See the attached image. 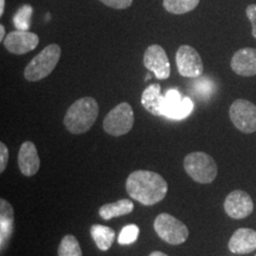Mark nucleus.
I'll return each instance as SVG.
<instances>
[{
    "label": "nucleus",
    "instance_id": "7c9ffc66",
    "mask_svg": "<svg viewBox=\"0 0 256 256\" xmlns=\"http://www.w3.org/2000/svg\"><path fill=\"white\" fill-rule=\"evenodd\" d=\"M255 256H256V255H255Z\"/></svg>",
    "mask_w": 256,
    "mask_h": 256
},
{
    "label": "nucleus",
    "instance_id": "a211bd4d",
    "mask_svg": "<svg viewBox=\"0 0 256 256\" xmlns=\"http://www.w3.org/2000/svg\"><path fill=\"white\" fill-rule=\"evenodd\" d=\"M134 209L133 202H130L127 198H124V200L113 202V203L104 204L98 210V214H100V217L104 220H110L115 218V217L124 216L130 214Z\"/></svg>",
    "mask_w": 256,
    "mask_h": 256
},
{
    "label": "nucleus",
    "instance_id": "f257e3e1",
    "mask_svg": "<svg viewBox=\"0 0 256 256\" xmlns=\"http://www.w3.org/2000/svg\"><path fill=\"white\" fill-rule=\"evenodd\" d=\"M126 190L134 200L151 206L164 200L168 186L164 177L156 172L138 170L128 176Z\"/></svg>",
    "mask_w": 256,
    "mask_h": 256
},
{
    "label": "nucleus",
    "instance_id": "2eb2a0df",
    "mask_svg": "<svg viewBox=\"0 0 256 256\" xmlns=\"http://www.w3.org/2000/svg\"><path fill=\"white\" fill-rule=\"evenodd\" d=\"M228 247L234 254L240 255L256 250V232L249 228L238 229L230 238Z\"/></svg>",
    "mask_w": 256,
    "mask_h": 256
},
{
    "label": "nucleus",
    "instance_id": "39448f33",
    "mask_svg": "<svg viewBox=\"0 0 256 256\" xmlns=\"http://www.w3.org/2000/svg\"><path fill=\"white\" fill-rule=\"evenodd\" d=\"M153 226H154L156 235L168 244H182L188 238V226L170 214L162 212L156 216Z\"/></svg>",
    "mask_w": 256,
    "mask_h": 256
},
{
    "label": "nucleus",
    "instance_id": "9d476101",
    "mask_svg": "<svg viewBox=\"0 0 256 256\" xmlns=\"http://www.w3.org/2000/svg\"><path fill=\"white\" fill-rule=\"evenodd\" d=\"M144 66L159 80H168L171 75V66L165 50L158 44L150 46L144 55Z\"/></svg>",
    "mask_w": 256,
    "mask_h": 256
},
{
    "label": "nucleus",
    "instance_id": "cd10ccee",
    "mask_svg": "<svg viewBox=\"0 0 256 256\" xmlns=\"http://www.w3.org/2000/svg\"><path fill=\"white\" fill-rule=\"evenodd\" d=\"M5 26H4V25H0V40H2V42H4L5 40Z\"/></svg>",
    "mask_w": 256,
    "mask_h": 256
},
{
    "label": "nucleus",
    "instance_id": "a878e982",
    "mask_svg": "<svg viewBox=\"0 0 256 256\" xmlns=\"http://www.w3.org/2000/svg\"><path fill=\"white\" fill-rule=\"evenodd\" d=\"M246 14H247V17L249 22L252 23V37L256 40V4L249 5L247 10H246Z\"/></svg>",
    "mask_w": 256,
    "mask_h": 256
},
{
    "label": "nucleus",
    "instance_id": "c85d7f7f",
    "mask_svg": "<svg viewBox=\"0 0 256 256\" xmlns=\"http://www.w3.org/2000/svg\"><path fill=\"white\" fill-rule=\"evenodd\" d=\"M5 11V0H0V16L4 14Z\"/></svg>",
    "mask_w": 256,
    "mask_h": 256
},
{
    "label": "nucleus",
    "instance_id": "412c9836",
    "mask_svg": "<svg viewBox=\"0 0 256 256\" xmlns=\"http://www.w3.org/2000/svg\"><path fill=\"white\" fill-rule=\"evenodd\" d=\"M58 256H83L81 246L74 235H66L58 247Z\"/></svg>",
    "mask_w": 256,
    "mask_h": 256
},
{
    "label": "nucleus",
    "instance_id": "6ab92c4d",
    "mask_svg": "<svg viewBox=\"0 0 256 256\" xmlns=\"http://www.w3.org/2000/svg\"><path fill=\"white\" fill-rule=\"evenodd\" d=\"M90 235L96 247L102 252H107L113 246L115 240L114 230L102 224H92L90 226Z\"/></svg>",
    "mask_w": 256,
    "mask_h": 256
},
{
    "label": "nucleus",
    "instance_id": "6e6552de",
    "mask_svg": "<svg viewBox=\"0 0 256 256\" xmlns=\"http://www.w3.org/2000/svg\"><path fill=\"white\" fill-rule=\"evenodd\" d=\"M178 72L183 78H198L203 75V60L198 51L190 46H179L176 54Z\"/></svg>",
    "mask_w": 256,
    "mask_h": 256
},
{
    "label": "nucleus",
    "instance_id": "393cba45",
    "mask_svg": "<svg viewBox=\"0 0 256 256\" xmlns=\"http://www.w3.org/2000/svg\"><path fill=\"white\" fill-rule=\"evenodd\" d=\"M100 2L106 6H108V8L115 10L128 8L133 4V0H100Z\"/></svg>",
    "mask_w": 256,
    "mask_h": 256
},
{
    "label": "nucleus",
    "instance_id": "c756f323",
    "mask_svg": "<svg viewBox=\"0 0 256 256\" xmlns=\"http://www.w3.org/2000/svg\"><path fill=\"white\" fill-rule=\"evenodd\" d=\"M150 256H168V255H166L165 252H152L151 254H150Z\"/></svg>",
    "mask_w": 256,
    "mask_h": 256
},
{
    "label": "nucleus",
    "instance_id": "4be33fe9",
    "mask_svg": "<svg viewBox=\"0 0 256 256\" xmlns=\"http://www.w3.org/2000/svg\"><path fill=\"white\" fill-rule=\"evenodd\" d=\"M214 82L208 78H198L196 82L192 84V92L196 94L200 100L209 98L214 94Z\"/></svg>",
    "mask_w": 256,
    "mask_h": 256
},
{
    "label": "nucleus",
    "instance_id": "9b49d317",
    "mask_svg": "<svg viewBox=\"0 0 256 256\" xmlns=\"http://www.w3.org/2000/svg\"><path fill=\"white\" fill-rule=\"evenodd\" d=\"M2 43L8 52L24 55L36 49L40 44V37L28 30H16L10 32Z\"/></svg>",
    "mask_w": 256,
    "mask_h": 256
},
{
    "label": "nucleus",
    "instance_id": "dca6fc26",
    "mask_svg": "<svg viewBox=\"0 0 256 256\" xmlns=\"http://www.w3.org/2000/svg\"><path fill=\"white\" fill-rule=\"evenodd\" d=\"M14 230V211L8 200H0V248L4 252Z\"/></svg>",
    "mask_w": 256,
    "mask_h": 256
},
{
    "label": "nucleus",
    "instance_id": "f8f14e48",
    "mask_svg": "<svg viewBox=\"0 0 256 256\" xmlns=\"http://www.w3.org/2000/svg\"><path fill=\"white\" fill-rule=\"evenodd\" d=\"M224 210L226 215L234 220H243L252 215L254 210L252 197L246 191L235 190L226 196L224 200Z\"/></svg>",
    "mask_w": 256,
    "mask_h": 256
},
{
    "label": "nucleus",
    "instance_id": "4468645a",
    "mask_svg": "<svg viewBox=\"0 0 256 256\" xmlns=\"http://www.w3.org/2000/svg\"><path fill=\"white\" fill-rule=\"evenodd\" d=\"M232 72L240 76L250 78L256 75V49L243 48L236 51L232 58Z\"/></svg>",
    "mask_w": 256,
    "mask_h": 256
},
{
    "label": "nucleus",
    "instance_id": "f3484780",
    "mask_svg": "<svg viewBox=\"0 0 256 256\" xmlns=\"http://www.w3.org/2000/svg\"><path fill=\"white\" fill-rule=\"evenodd\" d=\"M160 90L162 87L156 83L148 86L142 95V107L156 116H162V104H164V96L160 94Z\"/></svg>",
    "mask_w": 256,
    "mask_h": 256
},
{
    "label": "nucleus",
    "instance_id": "b1692460",
    "mask_svg": "<svg viewBox=\"0 0 256 256\" xmlns=\"http://www.w3.org/2000/svg\"><path fill=\"white\" fill-rule=\"evenodd\" d=\"M32 16V8L30 5H24L19 8L17 14L14 16V23L18 30H28L30 25V19Z\"/></svg>",
    "mask_w": 256,
    "mask_h": 256
},
{
    "label": "nucleus",
    "instance_id": "bb28decb",
    "mask_svg": "<svg viewBox=\"0 0 256 256\" xmlns=\"http://www.w3.org/2000/svg\"><path fill=\"white\" fill-rule=\"evenodd\" d=\"M10 158V153L8 146L4 142H0V172H4L6 166H8Z\"/></svg>",
    "mask_w": 256,
    "mask_h": 256
},
{
    "label": "nucleus",
    "instance_id": "ddd939ff",
    "mask_svg": "<svg viewBox=\"0 0 256 256\" xmlns=\"http://www.w3.org/2000/svg\"><path fill=\"white\" fill-rule=\"evenodd\" d=\"M18 166L20 172L26 177H32L40 171V159L36 145L32 142L22 144L18 152Z\"/></svg>",
    "mask_w": 256,
    "mask_h": 256
},
{
    "label": "nucleus",
    "instance_id": "f03ea898",
    "mask_svg": "<svg viewBox=\"0 0 256 256\" xmlns=\"http://www.w3.org/2000/svg\"><path fill=\"white\" fill-rule=\"evenodd\" d=\"M98 116V104L94 98L86 96L70 106L64 115V126L72 134L88 132Z\"/></svg>",
    "mask_w": 256,
    "mask_h": 256
},
{
    "label": "nucleus",
    "instance_id": "1a4fd4ad",
    "mask_svg": "<svg viewBox=\"0 0 256 256\" xmlns=\"http://www.w3.org/2000/svg\"><path fill=\"white\" fill-rule=\"evenodd\" d=\"M194 104L190 98H182L177 89H170L164 96L162 116L174 120L188 118L194 110Z\"/></svg>",
    "mask_w": 256,
    "mask_h": 256
},
{
    "label": "nucleus",
    "instance_id": "aec40b11",
    "mask_svg": "<svg viewBox=\"0 0 256 256\" xmlns=\"http://www.w3.org/2000/svg\"><path fill=\"white\" fill-rule=\"evenodd\" d=\"M200 2V0H162V6L172 14H184L196 8Z\"/></svg>",
    "mask_w": 256,
    "mask_h": 256
},
{
    "label": "nucleus",
    "instance_id": "423d86ee",
    "mask_svg": "<svg viewBox=\"0 0 256 256\" xmlns=\"http://www.w3.org/2000/svg\"><path fill=\"white\" fill-rule=\"evenodd\" d=\"M104 132L113 136H121L130 132L134 124V112L132 106L127 102L119 104L104 120Z\"/></svg>",
    "mask_w": 256,
    "mask_h": 256
},
{
    "label": "nucleus",
    "instance_id": "5701e85b",
    "mask_svg": "<svg viewBox=\"0 0 256 256\" xmlns=\"http://www.w3.org/2000/svg\"><path fill=\"white\" fill-rule=\"evenodd\" d=\"M140 229L139 226H136V224H128V226H124L121 232L119 234V238H118V242L121 246H128L132 244L139 238Z\"/></svg>",
    "mask_w": 256,
    "mask_h": 256
},
{
    "label": "nucleus",
    "instance_id": "7ed1b4c3",
    "mask_svg": "<svg viewBox=\"0 0 256 256\" xmlns=\"http://www.w3.org/2000/svg\"><path fill=\"white\" fill-rule=\"evenodd\" d=\"M62 55V49L58 44H50L30 60L24 70V78L30 82H37L48 78Z\"/></svg>",
    "mask_w": 256,
    "mask_h": 256
},
{
    "label": "nucleus",
    "instance_id": "20e7f679",
    "mask_svg": "<svg viewBox=\"0 0 256 256\" xmlns=\"http://www.w3.org/2000/svg\"><path fill=\"white\" fill-rule=\"evenodd\" d=\"M184 168L185 172L200 184L212 183L218 172L212 156L204 152H192L185 156Z\"/></svg>",
    "mask_w": 256,
    "mask_h": 256
},
{
    "label": "nucleus",
    "instance_id": "0eeeda50",
    "mask_svg": "<svg viewBox=\"0 0 256 256\" xmlns=\"http://www.w3.org/2000/svg\"><path fill=\"white\" fill-rule=\"evenodd\" d=\"M229 116L234 126L238 130L252 134L256 132V106L248 100H238L234 101L230 106Z\"/></svg>",
    "mask_w": 256,
    "mask_h": 256
}]
</instances>
